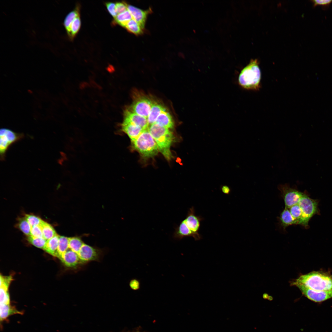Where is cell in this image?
Wrapping results in <instances>:
<instances>
[{"label":"cell","mask_w":332,"mask_h":332,"mask_svg":"<svg viewBox=\"0 0 332 332\" xmlns=\"http://www.w3.org/2000/svg\"><path fill=\"white\" fill-rule=\"evenodd\" d=\"M125 27L129 32L136 35L142 34L143 29L133 19H132L128 22Z\"/></svg>","instance_id":"27"},{"label":"cell","mask_w":332,"mask_h":332,"mask_svg":"<svg viewBox=\"0 0 332 332\" xmlns=\"http://www.w3.org/2000/svg\"><path fill=\"white\" fill-rule=\"evenodd\" d=\"M40 226L42 230L43 238L46 240L57 234L53 227L43 220Z\"/></svg>","instance_id":"21"},{"label":"cell","mask_w":332,"mask_h":332,"mask_svg":"<svg viewBox=\"0 0 332 332\" xmlns=\"http://www.w3.org/2000/svg\"><path fill=\"white\" fill-rule=\"evenodd\" d=\"M298 204L302 211V215L299 224L308 226L311 218L317 212V203L304 194Z\"/></svg>","instance_id":"6"},{"label":"cell","mask_w":332,"mask_h":332,"mask_svg":"<svg viewBox=\"0 0 332 332\" xmlns=\"http://www.w3.org/2000/svg\"><path fill=\"white\" fill-rule=\"evenodd\" d=\"M128 5L125 2H117L116 3V10L117 14L123 13L128 10Z\"/></svg>","instance_id":"34"},{"label":"cell","mask_w":332,"mask_h":332,"mask_svg":"<svg viewBox=\"0 0 332 332\" xmlns=\"http://www.w3.org/2000/svg\"><path fill=\"white\" fill-rule=\"evenodd\" d=\"M129 285L130 287L135 290H138L140 287V282L136 279L131 280L129 282Z\"/></svg>","instance_id":"38"},{"label":"cell","mask_w":332,"mask_h":332,"mask_svg":"<svg viewBox=\"0 0 332 332\" xmlns=\"http://www.w3.org/2000/svg\"><path fill=\"white\" fill-rule=\"evenodd\" d=\"M124 120L134 124L144 130L148 129L149 126L147 118L136 114L129 109H126L124 110Z\"/></svg>","instance_id":"12"},{"label":"cell","mask_w":332,"mask_h":332,"mask_svg":"<svg viewBox=\"0 0 332 332\" xmlns=\"http://www.w3.org/2000/svg\"><path fill=\"white\" fill-rule=\"evenodd\" d=\"M128 10L131 14L132 19L144 29L148 15L150 12V10H144L131 5H128Z\"/></svg>","instance_id":"14"},{"label":"cell","mask_w":332,"mask_h":332,"mask_svg":"<svg viewBox=\"0 0 332 332\" xmlns=\"http://www.w3.org/2000/svg\"><path fill=\"white\" fill-rule=\"evenodd\" d=\"M132 19V17L128 10L118 14L114 18L113 23L117 24L124 27L128 22Z\"/></svg>","instance_id":"22"},{"label":"cell","mask_w":332,"mask_h":332,"mask_svg":"<svg viewBox=\"0 0 332 332\" xmlns=\"http://www.w3.org/2000/svg\"><path fill=\"white\" fill-rule=\"evenodd\" d=\"M8 288L0 287V304H10V298L7 291Z\"/></svg>","instance_id":"31"},{"label":"cell","mask_w":332,"mask_h":332,"mask_svg":"<svg viewBox=\"0 0 332 332\" xmlns=\"http://www.w3.org/2000/svg\"><path fill=\"white\" fill-rule=\"evenodd\" d=\"M220 189L222 192L225 194L228 195L231 192L230 188L227 185L221 186Z\"/></svg>","instance_id":"39"},{"label":"cell","mask_w":332,"mask_h":332,"mask_svg":"<svg viewBox=\"0 0 332 332\" xmlns=\"http://www.w3.org/2000/svg\"><path fill=\"white\" fill-rule=\"evenodd\" d=\"M155 123L168 129H172L174 124L172 116L165 108L158 117Z\"/></svg>","instance_id":"16"},{"label":"cell","mask_w":332,"mask_h":332,"mask_svg":"<svg viewBox=\"0 0 332 332\" xmlns=\"http://www.w3.org/2000/svg\"><path fill=\"white\" fill-rule=\"evenodd\" d=\"M59 235L57 234L46 240L43 250L51 255L57 257V249Z\"/></svg>","instance_id":"18"},{"label":"cell","mask_w":332,"mask_h":332,"mask_svg":"<svg viewBox=\"0 0 332 332\" xmlns=\"http://www.w3.org/2000/svg\"><path fill=\"white\" fill-rule=\"evenodd\" d=\"M148 129L155 140L159 151L168 160H171L173 155L170 148L174 136L169 129L155 123L149 126Z\"/></svg>","instance_id":"3"},{"label":"cell","mask_w":332,"mask_h":332,"mask_svg":"<svg viewBox=\"0 0 332 332\" xmlns=\"http://www.w3.org/2000/svg\"><path fill=\"white\" fill-rule=\"evenodd\" d=\"M136 96L129 109L136 114L147 118L151 109L152 101L144 95Z\"/></svg>","instance_id":"9"},{"label":"cell","mask_w":332,"mask_h":332,"mask_svg":"<svg viewBox=\"0 0 332 332\" xmlns=\"http://www.w3.org/2000/svg\"><path fill=\"white\" fill-rule=\"evenodd\" d=\"M69 238L66 237L59 236L57 249L58 258L69 248Z\"/></svg>","instance_id":"24"},{"label":"cell","mask_w":332,"mask_h":332,"mask_svg":"<svg viewBox=\"0 0 332 332\" xmlns=\"http://www.w3.org/2000/svg\"><path fill=\"white\" fill-rule=\"evenodd\" d=\"M59 259L65 266L69 267H76L82 264L78 255L69 248Z\"/></svg>","instance_id":"13"},{"label":"cell","mask_w":332,"mask_h":332,"mask_svg":"<svg viewBox=\"0 0 332 332\" xmlns=\"http://www.w3.org/2000/svg\"><path fill=\"white\" fill-rule=\"evenodd\" d=\"M300 290L302 294L308 299L316 302H320L332 298V290L316 291L300 284L295 286Z\"/></svg>","instance_id":"10"},{"label":"cell","mask_w":332,"mask_h":332,"mask_svg":"<svg viewBox=\"0 0 332 332\" xmlns=\"http://www.w3.org/2000/svg\"><path fill=\"white\" fill-rule=\"evenodd\" d=\"M105 5L109 13L115 18L117 15L116 10V3L113 2H108L106 3Z\"/></svg>","instance_id":"35"},{"label":"cell","mask_w":332,"mask_h":332,"mask_svg":"<svg viewBox=\"0 0 332 332\" xmlns=\"http://www.w3.org/2000/svg\"><path fill=\"white\" fill-rule=\"evenodd\" d=\"M121 127L122 131L127 135L131 142L136 140L144 130L140 127L124 120Z\"/></svg>","instance_id":"15"},{"label":"cell","mask_w":332,"mask_h":332,"mask_svg":"<svg viewBox=\"0 0 332 332\" xmlns=\"http://www.w3.org/2000/svg\"><path fill=\"white\" fill-rule=\"evenodd\" d=\"M30 235L37 238H43L42 230L40 225L31 227Z\"/></svg>","instance_id":"33"},{"label":"cell","mask_w":332,"mask_h":332,"mask_svg":"<svg viewBox=\"0 0 332 332\" xmlns=\"http://www.w3.org/2000/svg\"><path fill=\"white\" fill-rule=\"evenodd\" d=\"M280 220L281 225L284 228L290 225L297 224V221L291 215L289 209L285 207L280 214Z\"/></svg>","instance_id":"20"},{"label":"cell","mask_w":332,"mask_h":332,"mask_svg":"<svg viewBox=\"0 0 332 332\" xmlns=\"http://www.w3.org/2000/svg\"><path fill=\"white\" fill-rule=\"evenodd\" d=\"M131 142L132 148L143 157H153L159 152L157 145L148 129L144 130L136 140Z\"/></svg>","instance_id":"5"},{"label":"cell","mask_w":332,"mask_h":332,"mask_svg":"<svg viewBox=\"0 0 332 332\" xmlns=\"http://www.w3.org/2000/svg\"><path fill=\"white\" fill-rule=\"evenodd\" d=\"M311 1L313 6H315L318 5H321L323 6H327L329 5L332 2V0H313Z\"/></svg>","instance_id":"36"},{"label":"cell","mask_w":332,"mask_h":332,"mask_svg":"<svg viewBox=\"0 0 332 332\" xmlns=\"http://www.w3.org/2000/svg\"><path fill=\"white\" fill-rule=\"evenodd\" d=\"M81 26L80 15L76 18L72 22L69 31L67 32L70 38L72 40L78 32Z\"/></svg>","instance_id":"25"},{"label":"cell","mask_w":332,"mask_h":332,"mask_svg":"<svg viewBox=\"0 0 332 332\" xmlns=\"http://www.w3.org/2000/svg\"><path fill=\"white\" fill-rule=\"evenodd\" d=\"M283 198L285 207L290 208L298 204L304 193L290 187L288 184H280L278 186Z\"/></svg>","instance_id":"8"},{"label":"cell","mask_w":332,"mask_h":332,"mask_svg":"<svg viewBox=\"0 0 332 332\" xmlns=\"http://www.w3.org/2000/svg\"><path fill=\"white\" fill-rule=\"evenodd\" d=\"M25 217L31 227L40 225L43 221L39 217L32 215L26 214Z\"/></svg>","instance_id":"32"},{"label":"cell","mask_w":332,"mask_h":332,"mask_svg":"<svg viewBox=\"0 0 332 332\" xmlns=\"http://www.w3.org/2000/svg\"><path fill=\"white\" fill-rule=\"evenodd\" d=\"M27 240L34 246L43 250L46 241V240L43 238H37L31 235L28 236Z\"/></svg>","instance_id":"28"},{"label":"cell","mask_w":332,"mask_h":332,"mask_svg":"<svg viewBox=\"0 0 332 332\" xmlns=\"http://www.w3.org/2000/svg\"><path fill=\"white\" fill-rule=\"evenodd\" d=\"M261 73L257 60H252L241 71L239 77V85L244 89L257 90L260 87Z\"/></svg>","instance_id":"4"},{"label":"cell","mask_w":332,"mask_h":332,"mask_svg":"<svg viewBox=\"0 0 332 332\" xmlns=\"http://www.w3.org/2000/svg\"><path fill=\"white\" fill-rule=\"evenodd\" d=\"M288 209L293 217L297 221V224H298L302 215V211L300 206L298 204L292 206Z\"/></svg>","instance_id":"29"},{"label":"cell","mask_w":332,"mask_h":332,"mask_svg":"<svg viewBox=\"0 0 332 332\" xmlns=\"http://www.w3.org/2000/svg\"><path fill=\"white\" fill-rule=\"evenodd\" d=\"M300 284L316 291L332 290V275L322 271H314L300 276L291 285Z\"/></svg>","instance_id":"2"},{"label":"cell","mask_w":332,"mask_h":332,"mask_svg":"<svg viewBox=\"0 0 332 332\" xmlns=\"http://www.w3.org/2000/svg\"><path fill=\"white\" fill-rule=\"evenodd\" d=\"M10 276L5 277L0 275V287L4 286L8 288L11 280Z\"/></svg>","instance_id":"37"},{"label":"cell","mask_w":332,"mask_h":332,"mask_svg":"<svg viewBox=\"0 0 332 332\" xmlns=\"http://www.w3.org/2000/svg\"><path fill=\"white\" fill-rule=\"evenodd\" d=\"M204 218L196 215L194 207L192 206L188 211L185 218L175 229L173 237L176 240H180L186 237H192L195 241L202 238L199 231L201 222Z\"/></svg>","instance_id":"1"},{"label":"cell","mask_w":332,"mask_h":332,"mask_svg":"<svg viewBox=\"0 0 332 332\" xmlns=\"http://www.w3.org/2000/svg\"><path fill=\"white\" fill-rule=\"evenodd\" d=\"M19 227L20 230L26 235H31V227L25 218H22L20 220Z\"/></svg>","instance_id":"30"},{"label":"cell","mask_w":332,"mask_h":332,"mask_svg":"<svg viewBox=\"0 0 332 332\" xmlns=\"http://www.w3.org/2000/svg\"><path fill=\"white\" fill-rule=\"evenodd\" d=\"M82 264L98 260L100 254L98 250L84 243L78 254Z\"/></svg>","instance_id":"11"},{"label":"cell","mask_w":332,"mask_h":332,"mask_svg":"<svg viewBox=\"0 0 332 332\" xmlns=\"http://www.w3.org/2000/svg\"><path fill=\"white\" fill-rule=\"evenodd\" d=\"M22 133L15 132L6 128H2L0 131V153L1 158L3 159L6 151L12 144L22 138Z\"/></svg>","instance_id":"7"},{"label":"cell","mask_w":332,"mask_h":332,"mask_svg":"<svg viewBox=\"0 0 332 332\" xmlns=\"http://www.w3.org/2000/svg\"><path fill=\"white\" fill-rule=\"evenodd\" d=\"M0 313L1 322L6 320L11 315L17 314H22V312L18 311L10 304H0Z\"/></svg>","instance_id":"19"},{"label":"cell","mask_w":332,"mask_h":332,"mask_svg":"<svg viewBox=\"0 0 332 332\" xmlns=\"http://www.w3.org/2000/svg\"><path fill=\"white\" fill-rule=\"evenodd\" d=\"M84 243L81 239L78 237L69 238V248L77 254Z\"/></svg>","instance_id":"26"},{"label":"cell","mask_w":332,"mask_h":332,"mask_svg":"<svg viewBox=\"0 0 332 332\" xmlns=\"http://www.w3.org/2000/svg\"><path fill=\"white\" fill-rule=\"evenodd\" d=\"M165 109L161 104L152 101L151 109L147 118L149 126L155 123L158 117Z\"/></svg>","instance_id":"17"},{"label":"cell","mask_w":332,"mask_h":332,"mask_svg":"<svg viewBox=\"0 0 332 332\" xmlns=\"http://www.w3.org/2000/svg\"><path fill=\"white\" fill-rule=\"evenodd\" d=\"M79 10V6H77L75 9L70 12L65 18L64 25L67 32L69 31L70 26L73 21L77 16L80 15Z\"/></svg>","instance_id":"23"}]
</instances>
